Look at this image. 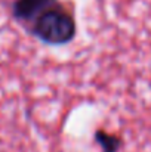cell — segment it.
<instances>
[{
    "label": "cell",
    "instance_id": "7a4b0ae2",
    "mask_svg": "<svg viewBox=\"0 0 151 152\" xmlns=\"http://www.w3.org/2000/svg\"><path fill=\"white\" fill-rule=\"evenodd\" d=\"M56 1L58 0H13L10 12L13 19L25 28L39 13Z\"/></svg>",
    "mask_w": 151,
    "mask_h": 152
},
{
    "label": "cell",
    "instance_id": "6da1fadb",
    "mask_svg": "<svg viewBox=\"0 0 151 152\" xmlns=\"http://www.w3.org/2000/svg\"><path fill=\"white\" fill-rule=\"evenodd\" d=\"M24 30L46 46H65L76 39L77 22L73 7L58 0L39 13Z\"/></svg>",
    "mask_w": 151,
    "mask_h": 152
},
{
    "label": "cell",
    "instance_id": "3957f363",
    "mask_svg": "<svg viewBox=\"0 0 151 152\" xmlns=\"http://www.w3.org/2000/svg\"><path fill=\"white\" fill-rule=\"evenodd\" d=\"M94 140L99 146L101 152H120L123 148V139L119 134H111L104 129H98L94 133Z\"/></svg>",
    "mask_w": 151,
    "mask_h": 152
}]
</instances>
